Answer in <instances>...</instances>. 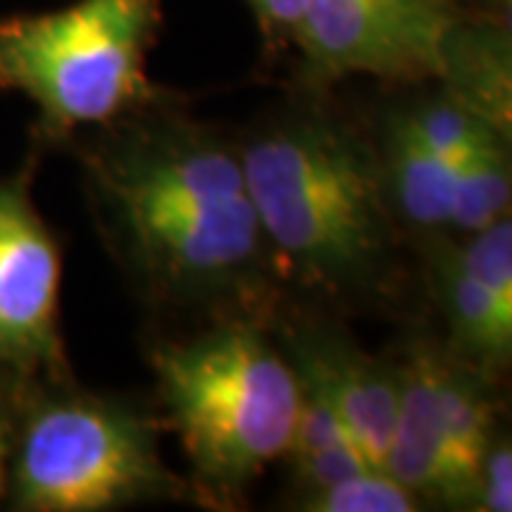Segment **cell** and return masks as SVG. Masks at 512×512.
I'll return each mask as SVG.
<instances>
[{"label":"cell","instance_id":"cell-1","mask_svg":"<svg viewBox=\"0 0 512 512\" xmlns=\"http://www.w3.org/2000/svg\"><path fill=\"white\" fill-rule=\"evenodd\" d=\"M157 103L100 126L83 148L97 225L137 291L157 305H245L271 256L239 148Z\"/></svg>","mask_w":512,"mask_h":512},{"label":"cell","instance_id":"cell-2","mask_svg":"<svg viewBox=\"0 0 512 512\" xmlns=\"http://www.w3.org/2000/svg\"><path fill=\"white\" fill-rule=\"evenodd\" d=\"M237 148L271 268L336 299L382 282L396 214L379 148L359 128L328 109L296 106Z\"/></svg>","mask_w":512,"mask_h":512},{"label":"cell","instance_id":"cell-3","mask_svg":"<svg viewBox=\"0 0 512 512\" xmlns=\"http://www.w3.org/2000/svg\"><path fill=\"white\" fill-rule=\"evenodd\" d=\"M165 419L214 498H237L285 458L302 384L285 350L248 322H222L151 353Z\"/></svg>","mask_w":512,"mask_h":512},{"label":"cell","instance_id":"cell-4","mask_svg":"<svg viewBox=\"0 0 512 512\" xmlns=\"http://www.w3.org/2000/svg\"><path fill=\"white\" fill-rule=\"evenodd\" d=\"M160 23V0H74L0 18V92L29 97L49 140L109 126L160 100L146 74Z\"/></svg>","mask_w":512,"mask_h":512},{"label":"cell","instance_id":"cell-5","mask_svg":"<svg viewBox=\"0 0 512 512\" xmlns=\"http://www.w3.org/2000/svg\"><path fill=\"white\" fill-rule=\"evenodd\" d=\"M26 382L9 470L12 510L103 512L146 498H180L157 430L140 410L66 387Z\"/></svg>","mask_w":512,"mask_h":512},{"label":"cell","instance_id":"cell-6","mask_svg":"<svg viewBox=\"0 0 512 512\" xmlns=\"http://www.w3.org/2000/svg\"><path fill=\"white\" fill-rule=\"evenodd\" d=\"M396 373L399 413L384 470L419 501L473 507L481 458L495 436L487 370L419 345Z\"/></svg>","mask_w":512,"mask_h":512},{"label":"cell","instance_id":"cell-7","mask_svg":"<svg viewBox=\"0 0 512 512\" xmlns=\"http://www.w3.org/2000/svg\"><path fill=\"white\" fill-rule=\"evenodd\" d=\"M461 23L453 0H308L293 43L313 83L350 74L427 83L441 80Z\"/></svg>","mask_w":512,"mask_h":512},{"label":"cell","instance_id":"cell-8","mask_svg":"<svg viewBox=\"0 0 512 512\" xmlns=\"http://www.w3.org/2000/svg\"><path fill=\"white\" fill-rule=\"evenodd\" d=\"M29 180V171L0 180V367L23 379H66L57 328L63 254Z\"/></svg>","mask_w":512,"mask_h":512},{"label":"cell","instance_id":"cell-9","mask_svg":"<svg viewBox=\"0 0 512 512\" xmlns=\"http://www.w3.org/2000/svg\"><path fill=\"white\" fill-rule=\"evenodd\" d=\"M439 302L461 359L481 370L504 367L512 350V225L464 234L441 256Z\"/></svg>","mask_w":512,"mask_h":512},{"label":"cell","instance_id":"cell-10","mask_svg":"<svg viewBox=\"0 0 512 512\" xmlns=\"http://www.w3.org/2000/svg\"><path fill=\"white\" fill-rule=\"evenodd\" d=\"M285 353L299 382L328 402L362 456L384 470L399 413L396 367L367 356L365 350L342 339V333L322 328L291 333Z\"/></svg>","mask_w":512,"mask_h":512},{"label":"cell","instance_id":"cell-11","mask_svg":"<svg viewBox=\"0 0 512 512\" xmlns=\"http://www.w3.org/2000/svg\"><path fill=\"white\" fill-rule=\"evenodd\" d=\"M384 185L396 217L421 234H439L450 228L453 191L461 160H450L430 146L402 109L384 120L382 146Z\"/></svg>","mask_w":512,"mask_h":512},{"label":"cell","instance_id":"cell-12","mask_svg":"<svg viewBox=\"0 0 512 512\" xmlns=\"http://www.w3.org/2000/svg\"><path fill=\"white\" fill-rule=\"evenodd\" d=\"M444 92L510 131V43L498 26L461 23L447 49Z\"/></svg>","mask_w":512,"mask_h":512},{"label":"cell","instance_id":"cell-13","mask_svg":"<svg viewBox=\"0 0 512 512\" xmlns=\"http://www.w3.org/2000/svg\"><path fill=\"white\" fill-rule=\"evenodd\" d=\"M510 197V131L495 123H484L458 165L450 228L473 234L493 225L495 220L507 217Z\"/></svg>","mask_w":512,"mask_h":512},{"label":"cell","instance_id":"cell-14","mask_svg":"<svg viewBox=\"0 0 512 512\" xmlns=\"http://www.w3.org/2000/svg\"><path fill=\"white\" fill-rule=\"evenodd\" d=\"M308 512H413L421 501L382 467H367L296 498Z\"/></svg>","mask_w":512,"mask_h":512},{"label":"cell","instance_id":"cell-15","mask_svg":"<svg viewBox=\"0 0 512 512\" xmlns=\"http://www.w3.org/2000/svg\"><path fill=\"white\" fill-rule=\"evenodd\" d=\"M473 507L484 512L512 510V447L510 436H501V430H495L493 441L481 458Z\"/></svg>","mask_w":512,"mask_h":512},{"label":"cell","instance_id":"cell-16","mask_svg":"<svg viewBox=\"0 0 512 512\" xmlns=\"http://www.w3.org/2000/svg\"><path fill=\"white\" fill-rule=\"evenodd\" d=\"M26 382L29 379H23L18 373L0 367V498L9 490V470H12L20 402H23Z\"/></svg>","mask_w":512,"mask_h":512},{"label":"cell","instance_id":"cell-17","mask_svg":"<svg viewBox=\"0 0 512 512\" xmlns=\"http://www.w3.org/2000/svg\"><path fill=\"white\" fill-rule=\"evenodd\" d=\"M245 3L254 9L265 35L271 40H288V43L296 40L305 6H308V0H245Z\"/></svg>","mask_w":512,"mask_h":512},{"label":"cell","instance_id":"cell-18","mask_svg":"<svg viewBox=\"0 0 512 512\" xmlns=\"http://www.w3.org/2000/svg\"><path fill=\"white\" fill-rule=\"evenodd\" d=\"M504 6H510V0H504Z\"/></svg>","mask_w":512,"mask_h":512}]
</instances>
